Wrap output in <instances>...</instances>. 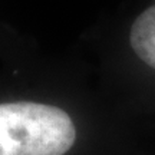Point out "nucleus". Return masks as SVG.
Segmentation results:
<instances>
[{
    "instance_id": "f03ea898",
    "label": "nucleus",
    "mask_w": 155,
    "mask_h": 155,
    "mask_svg": "<svg viewBox=\"0 0 155 155\" xmlns=\"http://www.w3.org/2000/svg\"><path fill=\"white\" fill-rule=\"evenodd\" d=\"M129 39L135 55L155 69V6L148 7L135 19Z\"/></svg>"
},
{
    "instance_id": "f257e3e1",
    "label": "nucleus",
    "mask_w": 155,
    "mask_h": 155,
    "mask_svg": "<svg viewBox=\"0 0 155 155\" xmlns=\"http://www.w3.org/2000/svg\"><path fill=\"white\" fill-rule=\"evenodd\" d=\"M76 139L66 112L36 102L0 105V155H63Z\"/></svg>"
}]
</instances>
